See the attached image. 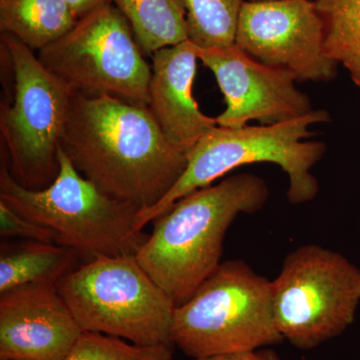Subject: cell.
Returning <instances> with one entry per match:
<instances>
[{"instance_id": "6da1fadb", "label": "cell", "mask_w": 360, "mask_h": 360, "mask_svg": "<svg viewBox=\"0 0 360 360\" xmlns=\"http://www.w3.org/2000/svg\"><path fill=\"white\" fill-rule=\"evenodd\" d=\"M60 148L82 176L141 210L158 205L187 165L148 108L110 96H72Z\"/></svg>"}, {"instance_id": "7a4b0ae2", "label": "cell", "mask_w": 360, "mask_h": 360, "mask_svg": "<svg viewBox=\"0 0 360 360\" xmlns=\"http://www.w3.org/2000/svg\"><path fill=\"white\" fill-rule=\"evenodd\" d=\"M269 189L240 174L198 189L153 220L135 257L175 305L188 300L221 264L225 233L238 215L262 210Z\"/></svg>"}, {"instance_id": "3957f363", "label": "cell", "mask_w": 360, "mask_h": 360, "mask_svg": "<svg viewBox=\"0 0 360 360\" xmlns=\"http://www.w3.org/2000/svg\"><path fill=\"white\" fill-rule=\"evenodd\" d=\"M326 110H312L302 117L274 124L229 129L217 125L187 153L186 170L167 195L153 207L137 214L142 229L167 212L176 201L198 189L212 186L232 170L252 163L278 165L288 174V200L293 205L316 198L319 181L311 169L326 153L323 141H307L314 132L309 127L329 122Z\"/></svg>"}, {"instance_id": "277c9868", "label": "cell", "mask_w": 360, "mask_h": 360, "mask_svg": "<svg viewBox=\"0 0 360 360\" xmlns=\"http://www.w3.org/2000/svg\"><path fill=\"white\" fill-rule=\"evenodd\" d=\"M59 172L44 189L13 179L6 160L0 168V201L58 234L59 243L97 257L135 255L148 238L136 226L141 208L112 198L78 172L59 148Z\"/></svg>"}, {"instance_id": "5b68a950", "label": "cell", "mask_w": 360, "mask_h": 360, "mask_svg": "<svg viewBox=\"0 0 360 360\" xmlns=\"http://www.w3.org/2000/svg\"><path fill=\"white\" fill-rule=\"evenodd\" d=\"M283 341L274 321L272 281L243 260L221 262L188 300L175 307L172 342L191 359Z\"/></svg>"}, {"instance_id": "8992f818", "label": "cell", "mask_w": 360, "mask_h": 360, "mask_svg": "<svg viewBox=\"0 0 360 360\" xmlns=\"http://www.w3.org/2000/svg\"><path fill=\"white\" fill-rule=\"evenodd\" d=\"M56 286L84 331L136 345H174L176 305L135 255L91 258Z\"/></svg>"}, {"instance_id": "52a82bcc", "label": "cell", "mask_w": 360, "mask_h": 360, "mask_svg": "<svg viewBox=\"0 0 360 360\" xmlns=\"http://www.w3.org/2000/svg\"><path fill=\"white\" fill-rule=\"evenodd\" d=\"M1 51L13 73V104H1L0 134L9 172L21 186L44 189L59 172L58 151L73 94L37 52L1 32Z\"/></svg>"}, {"instance_id": "ba28073f", "label": "cell", "mask_w": 360, "mask_h": 360, "mask_svg": "<svg viewBox=\"0 0 360 360\" xmlns=\"http://www.w3.org/2000/svg\"><path fill=\"white\" fill-rule=\"evenodd\" d=\"M37 54L73 96H110L148 108L151 66L129 21L111 1Z\"/></svg>"}, {"instance_id": "9c48e42d", "label": "cell", "mask_w": 360, "mask_h": 360, "mask_svg": "<svg viewBox=\"0 0 360 360\" xmlns=\"http://www.w3.org/2000/svg\"><path fill=\"white\" fill-rule=\"evenodd\" d=\"M359 302V267L321 245L291 251L272 281L276 328L298 349H314L342 335Z\"/></svg>"}, {"instance_id": "30bf717a", "label": "cell", "mask_w": 360, "mask_h": 360, "mask_svg": "<svg viewBox=\"0 0 360 360\" xmlns=\"http://www.w3.org/2000/svg\"><path fill=\"white\" fill-rule=\"evenodd\" d=\"M236 45L271 68L292 73L296 82L335 79L338 65L324 49L323 25L310 0H245Z\"/></svg>"}, {"instance_id": "8fae6325", "label": "cell", "mask_w": 360, "mask_h": 360, "mask_svg": "<svg viewBox=\"0 0 360 360\" xmlns=\"http://www.w3.org/2000/svg\"><path fill=\"white\" fill-rule=\"evenodd\" d=\"M193 46L198 60L212 70L224 96L226 108L215 117L219 127L240 129L252 120L274 124L314 110L307 94L296 89V78L290 71L260 63L236 44Z\"/></svg>"}, {"instance_id": "7c38bea8", "label": "cell", "mask_w": 360, "mask_h": 360, "mask_svg": "<svg viewBox=\"0 0 360 360\" xmlns=\"http://www.w3.org/2000/svg\"><path fill=\"white\" fill-rule=\"evenodd\" d=\"M0 360H65L84 330L56 283L0 293Z\"/></svg>"}, {"instance_id": "4fadbf2b", "label": "cell", "mask_w": 360, "mask_h": 360, "mask_svg": "<svg viewBox=\"0 0 360 360\" xmlns=\"http://www.w3.org/2000/svg\"><path fill=\"white\" fill-rule=\"evenodd\" d=\"M148 110L172 144L187 153L217 127L215 117L201 112L193 98L198 56L189 40L151 56Z\"/></svg>"}, {"instance_id": "5bb4252c", "label": "cell", "mask_w": 360, "mask_h": 360, "mask_svg": "<svg viewBox=\"0 0 360 360\" xmlns=\"http://www.w3.org/2000/svg\"><path fill=\"white\" fill-rule=\"evenodd\" d=\"M77 20L65 0H0V32L35 52L60 39Z\"/></svg>"}, {"instance_id": "9a60e30c", "label": "cell", "mask_w": 360, "mask_h": 360, "mask_svg": "<svg viewBox=\"0 0 360 360\" xmlns=\"http://www.w3.org/2000/svg\"><path fill=\"white\" fill-rule=\"evenodd\" d=\"M78 252L58 243L30 240L4 248L0 255V293L35 283H58Z\"/></svg>"}, {"instance_id": "2e32d148", "label": "cell", "mask_w": 360, "mask_h": 360, "mask_svg": "<svg viewBox=\"0 0 360 360\" xmlns=\"http://www.w3.org/2000/svg\"><path fill=\"white\" fill-rule=\"evenodd\" d=\"M125 16L144 56L188 40L186 0H111Z\"/></svg>"}, {"instance_id": "e0dca14e", "label": "cell", "mask_w": 360, "mask_h": 360, "mask_svg": "<svg viewBox=\"0 0 360 360\" xmlns=\"http://www.w3.org/2000/svg\"><path fill=\"white\" fill-rule=\"evenodd\" d=\"M329 58L342 65L360 89V0H314Z\"/></svg>"}, {"instance_id": "ac0fdd59", "label": "cell", "mask_w": 360, "mask_h": 360, "mask_svg": "<svg viewBox=\"0 0 360 360\" xmlns=\"http://www.w3.org/2000/svg\"><path fill=\"white\" fill-rule=\"evenodd\" d=\"M243 1L186 0L189 41L201 49L234 44Z\"/></svg>"}, {"instance_id": "d6986e66", "label": "cell", "mask_w": 360, "mask_h": 360, "mask_svg": "<svg viewBox=\"0 0 360 360\" xmlns=\"http://www.w3.org/2000/svg\"><path fill=\"white\" fill-rule=\"evenodd\" d=\"M174 345H142L84 331L65 360H172Z\"/></svg>"}, {"instance_id": "ffe728a7", "label": "cell", "mask_w": 360, "mask_h": 360, "mask_svg": "<svg viewBox=\"0 0 360 360\" xmlns=\"http://www.w3.org/2000/svg\"><path fill=\"white\" fill-rule=\"evenodd\" d=\"M0 234L2 238H23L60 245L56 232L26 219L2 201H0Z\"/></svg>"}, {"instance_id": "44dd1931", "label": "cell", "mask_w": 360, "mask_h": 360, "mask_svg": "<svg viewBox=\"0 0 360 360\" xmlns=\"http://www.w3.org/2000/svg\"><path fill=\"white\" fill-rule=\"evenodd\" d=\"M193 360H281V359L276 350L264 347L248 350V352L212 355V356L200 357V359H193Z\"/></svg>"}, {"instance_id": "7402d4cb", "label": "cell", "mask_w": 360, "mask_h": 360, "mask_svg": "<svg viewBox=\"0 0 360 360\" xmlns=\"http://www.w3.org/2000/svg\"><path fill=\"white\" fill-rule=\"evenodd\" d=\"M65 1L79 20L97 7L103 6L111 0H65Z\"/></svg>"}, {"instance_id": "603a6c76", "label": "cell", "mask_w": 360, "mask_h": 360, "mask_svg": "<svg viewBox=\"0 0 360 360\" xmlns=\"http://www.w3.org/2000/svg\"><path fill=\"white\" fill-rule=\"evenodd\" d=\"M250 1H265V0H250Z\"/></svg>"}]
</instances>
